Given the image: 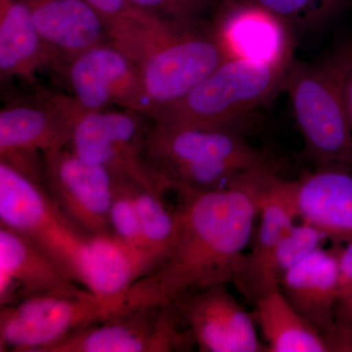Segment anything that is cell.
I'll use <instances>...</instances> for the list:
<instances>
[{
    "label": "cell",
    "instance_id": "cell-6",
    "mask_svg": "<svg viewBox=\"0 0 352 352\" xmlns=\"http://www.w3.org/2000/svg\"><path fill=\"white\" fill-rule=\"evenodd\" d=\"M292 63L227 59L184 98L155 111L149 119L166 126L241 131L252 112L285 88Z\"/></svg>",
    "mask_w": 352,
    "mask_h": 352
},
{
    "label": "cell",
    "instance_id": "cell-11",
    "mask_svg": "<svg viewBox=\"0 0 352 352\" xmlns=\"http://www.w3.org/2000/svg\"><path fill=\"white\" fill-rule=\"evenodd\" d=\"M71 96L83 112L118 106L149 115L138 64L111 41L97 44L76 55L61 69Z\"/></svg>",
    "mask_w": 352,
    "mask_h": 352
},
{
    "label": "cell",
    "instance_id": "cell-23",
    "mask_svg": "<svg viewBox=\"0 0 352 352\" xmlns=\"http://www.w3.org/2000/svg\"><path fill=\"white\" fill-rule=\"evenodd\" d=\"M131 188L153 270L163 261L173 244L176 227L175 210L166 204V191L149 188L134 182H131Z\"/></svg>",
    "mask_w": 352,
    "mask_h": 352
},
{
    "label": "cell",
    "instance_id": "cell-31",
    "mask_svg": "<svg viewBox=\"0 0 352 352\" xmlns=\"http://www.w3.org/2000/svg\"><path fill=\"white\" fill-rule=\"evenodd\" d=\"M349 4H351V8L352 7V0H349Z\"/></svg>",
    "mask_w": 352,
    "mask_h": 352
},
{
    "label": "cell",
    "instance_id": "cell-9",
    "mask_svg": "<svg viewBox=\"0 0 352 352\" xmlns=\"http://www.w3.org/2000/svg\"><path fill=\"white\" fill-rule=\"evenodd\" d=\"M192 346L177 310L168 305L122 308L41 352H171Z\"/></svg>",
    "mask_w": 352,
    "mask_h": 352
},
{
    "label": "cell",
    "instance_id": "cell-28",
    "mask_svg": "<svg viewBox=\"0 0 352 352\" xmlns=\"http://www.w3.org/2000/svg\"><path fill=\"white\" fill-rule=\"evenodd\" d=\"M327 340L331 351H352V287L340 293L335 308V328Z\"/></svg>",
    "mask_w": 352,
    "mask_h": 352
},
{
    "label": "cell",
    "instance_id": "cell-1",
    "mask_svg": "<svg viewBox=\"0 0 352 352\" xmlns=\"http://www.w3.org/2000/svg\"><path fill=\"white\" fill-rule=\"evenodd\" d=\"M277 177L271 164L252 168L212 191L173 190L175 238L166 256L131 285L122 308L168 307L233 282L251 244L259 204Z\"/></svg>",
    "mask_w": 352,
    "mask_h": 352
},
{
    "label": "cell",
    "instance_id": "cell-27",
    "mask_svg": "<svg viewBox=\"0 0 352 352\" xmlns=\"http://www.w3.org/2000/svg\"><path fill=\"white\" fill-rule=\"evenodd\" d=\"M103 21L109 36L132 22L143 9L131 0H85Z\"/></svg>",
    "mask_w": 352,
    "mask_h": 352
},
{
    "label": "cell",
    "instance_id": "cell-10",
    "mask_svg": "<svg viewBox=\"0 0 352 352\" xmlns=\"http://www.w3.org/2000/svg\"><path fill=\"white\" fill-rule=\"evenodd\" d=\"M104 319L105 311L94 294L28 298L0 307V351L41 352Z\"/></svg>",
    "mask_w": 352,
    "mask_h": 352
},
{
    "label": "cell",
    "instance_id": "cell-3",
    "mask_svg": "<svg viewBox=\"0 0 352 352\" xmlns=\"http://www.w3.org/2000/svg\"><path fill=\"white\" fill-rule=\"evenodd\" d=\"M146 161L168 190L212 191L252 168L270 164L234 129L150 122Z\"/></svg>",
    "mask_w": 352,
    "mask_h": 352
},
{
    "label": "cell",
    "instance_id": "cell-8",
    "mask_svg": "<svg viewBox=\"0 0 352 352\" xmlns=\"http://www.w3.org/2000/svg\"><path fill=\"white\" fill-rule=\"evenodd\" d=\"M149 122L144 113L126 109L83 112L74 124L69 147L115 177L166 191L146 161Z\"/></svg>",
    "mask_w": 352,
    "mask_h": 352
},
{
    "label": "cell",
    "instance_id": "cell-19",
    "mask_svg": "<svg viewBox=\"0 0 352 352\" xmlns=\"http://www.w3.org/2000/svg\"><path fill=\"white\" fill-rule=\"evenodd\" d=\"M52 57L31 15L20 0H0V78L34 85Z\"/></svg>",
    "mask_w": 352,
    "mask_h": 352
},
{
    "label": "cell",
    "instance_id": "cell-2",
    "mask_svg": "<svg viewBox=\"0 0 352 352\" xmlns=\"http://www.w3.org/2000/svg\"><path fill=\"white\" fill-rule=\"evenodd\" d=\"M0 226L34 241L106 311L124 305L140 276L138 261L113 236H94L59 210L41 183L0 162Z\"/></svg>",
    "mask_w": 352,
    "mask_h": 352
},
{
    "label": "cell",
    "instance_id": "cell-14",
    "mask_svg": "<svg viewBox=\"0 0 352 352\" xmlns=\"http://www.w3.org/2000/svg\"><path fill=\"white\" fill-rule=\"evenodd\" d=\"M212 29L229 59L266 64L294 61V30L250 0H221Z\"/></svg>",
    "mask_w": 352,
    "mask_h": 352
},
{
    "label": "cell",
    "instance_id": "cell-29",
    "mask_svg": "<svg viewBox=\"0 0 352 352\" xmlns=\"http://www.w3.org/2000/svg\"><path fill=\"white\" fill-rule=\"evenodd\" d=\"M337 245L340 284H342V289L352 287V239L347 241L344 245Z\"/></svg>",
    "mask_w": 352,
    "mask_h": 352
},
{
    "label": "cell",
    "instance_id": "cell-25",
    "mask_svg": "<svg viewBox=\"0 0 352 352\" xmlns=\"http://www.w3.org/2000/svg\"><path fill=\"white\" fill-rule=\"evenodd\" d=\"M285 21L293 30H314L351 8L349 0H250Z\"/></svg>",
    "mask_w": 352,
    "mask_h": 352
},
{
    "label": "cell",
    "instance_id": "cell-4",
    "mask_svg": "<svg viewBox=\"0 0 352 352\" xmlns=\"http://www.w3.org/2000/svg\"><path fill=\"white\" fill-rule=\"evenodd\" d=\"M352 65V36L338 43L318 63L294 60L285 88L305 152L318 166L352 168V129L344 82Z\"/></svg>",
    "mask_w": 352,
    "mask_h": 352
},
{
    "label": "cell",
    "instance_id": "cell-30",
    "mask_svg": "<svg viewBox=\"0 0 352 352\" xmlns=\"http://www.w3.org/2000/svg\"><path fill=\"white\" fill-rule=\"evenodd\" d=\"M344 92L347 116H349V122H351L352 129V65L346 75V82H344Z\"/></svg>",
    "mask_w": 352,
    "mask_h": 352
},
{
    "label": "cell",
    "instance_id": "cell-24",
    "mask_svg": "<svg viewBox=\"0 0 352 352\" xmlns=\"http://www.w3.org/2000/svg\"><path fill=\"white\" fill-rule=\"evenodd\" d=\"M109 220L111 235L138 261L144 270L143 275L149 272L153 264L143 239L138 210L132 195L131 180L115 177Z\"/></svg>",
    "mask_w": 352,
    "mask_h": 352
},
{
    "label": "cell",
    "instance_id": "cell-13",
    "mask_svg": "<svg viewBox=\"0 0 352 352\" xmlns=\"http://www.w3.org/2000/svg\"><path fill=\"white\" fill-rule=\"evenodd\" d=\"M173 307L200 351H266L259 340L254 315L245 311L227 284L201 289Z\"/></svg>",
    "mask_w": 352,
    "mask_h": 352
},
{
    "label": "cell",
    "instance_id": "cell-26",
    "mask_svg": "<svg viewBox=\"0 0 352 352\" xmlns=\"http://www.w3.org/2000/svg\"><path fill=\"white\" fill-rule=\"evenodd\" d=\"M134 6L176 23L201 22L208 11L217 10L221 0H131Z\"/></svg>",
    "mask_w": 352,
    "mask_h": 352
},
{
    "label": "cell",
    "instance_id": "cell-5",
    "mask_svg": "<svg viewBox=\"0 0 352 352\" xmlns=\"http://www.w3.org/2000/svg\"><path fill=\"white\" fill-rule=\"evenodd\" d=\"M138 64L151 110L182 100L229 59L212 27L157 18L124 50Z\"/></svg>",
    "mask_w": 352,
    "mask_h": 352
},
{
    "label": "cell",
    "instance_id": "cell-12",
    "mask_svg": "<svg viewBox=\"0 0 352 352\" xmlns=\"http://www.w3.org/2000/svg\"><path fill=\"white\" fill-rule=\"evenodd\" d=\"M43 183L51 200L76 226L91 235L112 236V173L88 163L66 146L44 155Z\"/></svg>",
    "mask_w": 352,
    "mask_h": 352
},
{
    "label": "cell",
    "instance_id": "cell-21",
    "mask_svg": "<svg viewBox=\"0 0 352 352\" xmlns=\"http://www.w3.org/2000/svg\"><path fill=\"white\" fill-rule=\"evenodd\" d=\"M254 321L270 352H328L326 338L296 309L281 289L254 300Z\"/></svg>",
    "mask_w": 352,
    "mask_h": 352
},
{
    "label": "cell",
    "instance_id": "cell-22",
    "mask_svg": "<svg viewBox=\"0 0 352 352\" xmlns=\"http://www.w3.org/2000/svg\"><path fill=\"white\" fill-rule=\"evenodd\" d=\"M328 239L316 227L300 221L282 238L264 264L248 298L256 300L273 289H279L287 272L312 252L321 249Z\"/></svg>",
    "mask_w": 352,
    "mask_h": 352
},
{
    "label": "cell",
    "instance_id": "cell-15",
    "mask_svg": "<svg viewBox=\"0 0 352 352\" xmlns=\"http://www.w3.org/2000/svg\"><path fill=\"white\" fill-rule=\"evenodd\" d=\"M88 294L34 241L0 226V307L34 296Z\"/></svg>",
    "mask_w": 352,
    "mask_h": 352
},
{
    "label": "cell",
    "instance_id": "cell-17",
    "mask_svg": "<svg viewBox=\"0 0 352 352\" xmlns=\"http://www.w3.org/2000/svg\"><path fill=\"white\" fill-rule=\"evenodd\" d=\"M50 50L52 68L108 41L105 24L85 0H20Z\"/></svg>",
    "mask_w": 352,
    "mask_h": 352
},
{
    "label": "cell",
    "instance_id": "cell-7",
    "mask_svg": "<svg viewBox=\"0 0 352 352\" xmlns=\"http://www.w3.org/2000/svg\"><path fill=\"white\" fill-rule=\"evenodd\" d=\"M82 113L71 95L43 94L34 102L7 104L0 111V162L43 184L44 155L69 146Z\"/></svg>",
    "mask_w": 352,
    "mask_h": 352
},
{
    "label": "cell",
    "instance_id": "cell-16",
    "mask_svg": "<svg viewBox=\"0 0 352 352\" xmlns=\"http://www.w3.org/2000/svg\"><path fill=\"white\" fill-rule=\"evenodd\" d=\"M352 168L318 166L289 182L298 219L311 224L333 244L352 239Z\"/></svg>",
    "mask_w": 352,
    "mask_h": 352
},
{
    "label": "cell",
    "instance_id": "cell-18",
    "mask_svg": "<svg viewBox=\"0 0 352 352\" xmlns=\"http://www.w3.org/2000/svg\"><path fill=\"white\" fill-rule=\"evenodd\" d=\"M279 289L328 340L335 328V308L342 292L337 245L321 248L303 258L285 274Z\"/></svg>",
    "mask_w": 352,
    "mask_h": 352
},
{
    "label": "cell",
    "instance_id": "cell-20",
    "mask_svg": "<svg viewBox=\"0 0 352 352\" xmlns=\"http://www.w3.org/2000/svg\"><path fill=\"white\" fill-rule=\"evenodd\" d=\"M258 219L251 250L245 254L244 263L233 280L237 289L247 298L264 264L282 238L296 223L298 215L289 182L280 179L278 176L273 180L261 197Z\"/></svg>",
    "mask_w": 352,
    "mask_h": 352
}]
</instances>
